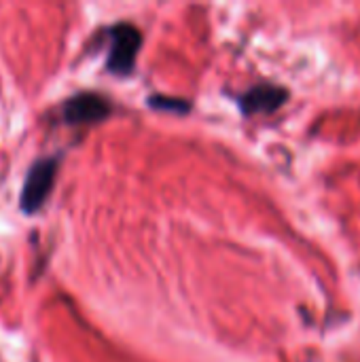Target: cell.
I'll list each match as a JSON object with an SVG mask.
<instances>
[{
    "label": "cell",
    "instance_id": "obj_4",
    "mask_svg": "<svg viewBox=\"0 0 360 362\" xmlns=\"http://www.w3.org/2000/svg\"><path fill=\"white\" fill-rule=\"evenodd\" d=\"M286 100V91L280 87H272V85H259L252 87L244 98H242V106L248 115H265L272 112L276 108L282 106V102Z\"/></svg>",
    "mask_w": 360,
    "mask_h": 362
},
{
    "label": "cell",
    "instance_id": "obj_2",
    "mask_svg": "<svg viewBox=\"0 0 360 362\" xmlns=\"http://www.w3.org/2000/svg\"><path fill=\"white\" fill-rule=\"evenodd\" d=\"M55 172H57L55 159H40L30 168L21 191V208L25 212H36L45 204L47 195L51 193Z\"/></svg>",
    "mask_w": 360,
    "mask_h": 362
},
{
    "label": "cell",
    "instance_id": "obj_3",
    "mask_svg": "<svg viewBox=\"0 0 360 362\" xmlns=\"http://www.w3.org/2000/svg\"><path fill=\"white\" fill-rule=\"evenodd\" d=\"M110 106L104 98L95 93H81L66 102L64 106V119L68 123H93L108 115Z\"/></svg>",
    "mask_w": 360,
    "mask_h": 362
},
{
    "label": "cell",
    "instance_id": "obj_1",
    "mask_svg": "<svg viewBox=\"0 0 360 362\" xmlns=\"http://www.w3.org/2000/svg\"><path fill=\"white\" fill-rule=\"evenodd\" d=\"M140 32L129 23H119L110 30V51H108V70L115 74H127L134 68L138 49H140Z\"/></svg>",
    "mask_w": 360,
    "mask_h": 362
}]
</instances>
